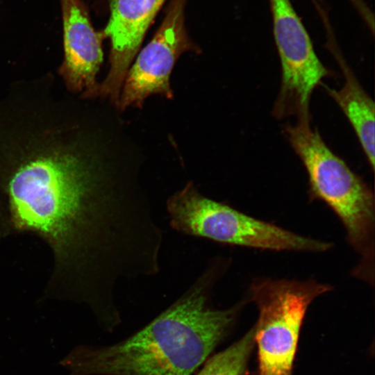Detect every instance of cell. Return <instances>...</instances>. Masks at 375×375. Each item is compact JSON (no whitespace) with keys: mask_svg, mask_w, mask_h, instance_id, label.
<instances>
[{"mask_svg":"<svg viewBox=\"0 0 375 375\" xmlns=\"http://www.w3.org/2000/svg\"><path fill=\"white\" fill-rule=\"evenodd\" d=\"M69 111L0 124V240L30 233L53 257L44 298L100 311L123 281L156 276L164 233L147 191L93 151Z\"/></svg>","mask_w":375,"mask_h":375,"instance_id":"obj_1","label":"cell"},{"mask_svg":"<svg viewBox=\"0 0 375 375\" xmlns=\"http://www.w3.org/2000/svg\"><path fill=\"white\" fill-rule=\"evenodd\" d=\"M273 34L281 67L280 90L273 108L278 119L310 120V101L331 72L317 56L312 40L290 0H269Z\"/></svg>","mask_w":375,"mask_h":375,"instance_id":"obj_6","label":"cell"},{"mask_svg":"<svg viewBox=\"0 0 375 375\" xmlns=\"http://www.w3.org/2000/svg\"><path fill=\"white\" fill-rule=\"evenodd\" d=\"M169 225L188 236L274 251L322 252L331 243L299 235L202 194L192 181L166 201Z\"/></svg>","mask_w":375,"mask_h":375,"instance_id":"obj_4","label":"cell"},{"mask_svg":"<svg viewBox=\"0 0 375 375\" xmlns=\"http://www.w3.org/2000/svg\"><path fill=\"white\" fill-rule=\"evenodd\" d=\"M331 288L312 280L267 278L252 283L251 297L258 310L253 328L259 375H292L306 311Z\"/></svg>","mask_w":375,"mask_h":375,"instance_id":"obj_5","label":"cell"},{"mask_svg":"<svg viewBox=\"0 0 375 375\" xmlns=\"http://www.w3.org/2000/svg\"><path fill=\"white\" fill-rule=\"evenodd\" d=\"M227 267L210 259L186 291L146 326L108 346L74 347L69 375H192L226 335L240 308L217 309L212 290Z\"/></svg>","mask_w":375,"mask_h":375,"instance_id":"obj_2","label":"cell"},{"mask_svg":"<svg viewBox=\"0 0 375 375\" xmlns=\"http://www.w3.org/2000/svg\"><path fill=\"white\" fill-rule=\"evenodd\" d=\"M61 6L64 60L58 74L69 92L81 93L83 99L97 97L103 35L95 31L80 0H61Z\"/></svg>","mask_w":375,"mask_h":375,"instance_id":"obj_9","label":"cell"},{"mask_svg":"<svg viewBox=\"0 0 375 375\" xmlns=\"http://www.w3.org/2000/svg\"><path fill=\"white\" fill-rule=\"evenodd\" d=\"M165 1L111 0L110 16L102 33L110 40V69L97 97H108L117 106L131 65Z\"/></svg>","mask_w":375,"mask_h":375,"instance_id":"obj_8","label":"cell"},{"mask_svg":"<svg viewBox=\"0 0 375 375\" xmlns=\"http://www.w3.org/2000/svg\"><path fill=\"white\" fill-rule=\"evenodd\" d=\"M254 344L253 328L226 349L208 357L196 375H246Z\"/></svg>","mask_w":375,"mask_h":375,"instance_id":"obj_11","label":"cell"},{"mask_svg":"<svg viewBox=\"0 0 375 375\" xmlns=\"http://www.w3.org/2000/svg\"><path fill=\"white\" fill-rule=\"evenodd\" d=\"M284 132L307 172L311 194L337 215L349 243L360 255L355 275L372 281L375 209L372 190L331 151L310 120H297L285 126Z\"/></svg>","mask_w":375,"mask_h":375,"instance_id":"obj_3","label":"cell"},{"mask_svg":"<svg viewBox=\"0 0 375 375\" xmlns=\"http://www.w3.org/2000/svg\"><path fill=\"white\" fill-rule=\"evenodd\" d=\"M344 83L340 90L325 87L352 126L363 152L374 169V103L365 91L343 58L334 51Z\"/></svg>","mask_w":375,"mask_h":375,"instance_id":"obj_10","label":"cell"},{"mask_svg":"<svg viewBox=\"0 0 375 375\" xmlns=\"http://www.w3.org/2000/svg\"><path fill=\"white\" fill-rule=\"evenodd\" d=\"M186 1L171 0L159 28L128 71L116 106L119 110L140 108L153 94L173 97L170 76L176 62L183 53L197 51L185 26Z\"/></svg>","mask_w":375,"mask_h":375,"instance_id":"obj_7","label":"cell"}]
</instances>
